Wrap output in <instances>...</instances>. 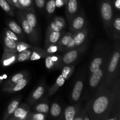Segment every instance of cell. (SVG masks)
I'll return each instance as SVG.
<instances>
[{
  "label": "cell",
  "mask_w": 120,
  "mask_h": 120,
  "mask_svg": "<svg viewBox=\"0 0 120 120\" xmlns=\"http://www.w3.org/2000/svg\"><path fill=\"white\" fill-rule=\"evenodd\" d=\"M48 55V53L46 52L45 49L39 48L38 46H34L29 61L38 60H39L41 59L45 58Z\"/></svg>",
  "instance_id": "obj_28"
},
{
  "label": "cell",
  "mask_w": 120,
  "mask_h": 120,
  "mask_svg": "<svg viewBox=\"0 0 120 120\" xmlns=\"http://www.w3.org/2000/svg\"><path fill=\"white\" fill-rule=\"evenodd\" d=\"M8 79V75L7 74H3L2 75L0 76V84L4 83V80Z\"/></svg>",
  "instance_id": "obj_43"
},
{
  "label": "cell",
  "mask_w": 120,
  "mask_h": 120,
  "mask_svg": "<svg viewBox=\"0 0 120 120\" xmlns=\"http://www.w3.org/2000/svg\"><path fill=\"white\" fill-rule=\"evenodd\" d=\"M18 16L19 21L21 23L22 29L23 30V32H24L25 35H26L28 38L33 43L37 44L39 42V39L38 32H36L35 30H34L30 26V25L28 23V21L26 19L24 15L22 12L21 10H20L18 12Z\"/></svg>",
  "instance_id": "obj_9"
},
{
  "label": "cell",
  "mask_w": 120,
  "mask_h": 120,
  "mask_svg": "<svg viewBox=\"0 0 120 120\" xmlns=\"http://www.w3.org/2000/svg\"><path fill=\"white\" fill-rule=\"evenodd\" d=\"M45 8L48 17L50 18L56 9L55 0H46Z\"/></svg>",
  "instance_id": "obj_33"
},
{
  "label": "cell",
  "mask_w": 120,
  "mask_h": 120,
  "mask_svg": "<svg viewBox=\"0 0 120 120\" xmlns=\"http://www.w3.org/2000/svg\"><path fill=\"white\" fill-rule=\"evenodd\" d=\"M46 0H35L36 7L40 10H43L45 7Z\"/></svg>",
  "instance_id": "obj_40"
},
{
  "label": "cell",
  "mask_w": 120,
  "mask_h": 120,
  "mask_svg": "<svg viewBox=\"0 0 120 120\" xmlns=\"http://www.w3.org/2000/svg\"><path fill=\"white\" fill-rule=\"evenodd\" d=\"M113 52L111 53V56L107 66L106 71L104 80L100 86L110 87L112 86L119 77V62L120 58L119 43L115 45Z\"/></svg>",
  "instance_id": "obj_2"
},
{
  "label": "cell",
  "mask_w": 120,
  "mask_h": 120,
  "mask_svg": "<svg viewBox=\"0 0 120 120\" xmlns=\"http://www.w3.org/2000/svg\"><path fill=\"white\" fill-rule=\"evenodd\" d=\"M45 59V67L49 71L60 70L62 69L61 55L56 53L48 55Z\"/></svg>",
  "instance_id": "obj_12"
},
{
  "label": "cell",
  "mask_w": 120,
  "mask_h": 120,
  "mask_svg": "<svg viewBox=\"0 0 120 120\" xmlns=\"http://www.w3.org/2000/svg\"><path fill=\"white\" fill-rule=\"evenodd\" d=\"M60 52H66L76 48L71 32H64L57 42Z\"/></svg>",
  "instance_id": "obj_11"
},
{
  "label": "cell",
  "mask_w": 120,
  "mask_h": 120,
  "mask_svg": "<svg viewBox=\"0 0 120 120\" xmlns=\"http://www.w3.org/2000/svg\"><path fill=\"white\" fill-rule=\"evenodd\" d=\"M65 26L66 22L64 18L61 16H56L48 25L46 32L62 31L65 28Z\"/></svg>",
  "instance_id": "obj_18"
},
{
  "label": "cell",
  "mask_w": 120,
  "mask_h": 120,
  "mask_svg": "<svg viewBox=\"0 0 120 120\" xmlns=\"http://www.w3.org/2000/svg\"><path fill=\"white\" fill-rule=\"evenodd\" d=\"M12 3L13 4H14V7H15V8L19 9H22V8H21V7L20 6L19 4L18 1V0H12Z\"/></svg>",
  "instance_id": "obj_44"
},
{
  "label": "cell",
  "mask_w": 120,
  "mask_h": 120,
  "mask_svg": "<svg viewBox=\"0 0 120 120\" xmlns=\"http://www.w3.org/2000/svg\"><path fill=\"white\" fill-rule=\"evenodd\" d=\"M111 50L105 43H101L96 46L93 57L89 65V75L99 69L105 62L110 59Z\"/></svg>",
  "instance_id": "obj_3"
},
{
  "label": "cell",
  "mask_w": 120,
  "mask_h": 120,
  "mask_svg": "<svg viewBox=\"0 0 120 120\" xmlns=\"http://www.w3.org/2000/svg\"><path fill=\"white\" fill-rule=\"evenodd\" d=\"M48 86L46 84L44 79L40 81L36 87L29 94L26 99V102L30 106H33L35 103L41 100L46 93L48 91Z\"/></svg>",
  "instance_id": "obj_8"
},
{
  "label": "cell",
  "mask_w": 120,
  "mask_h": 120,
  "mask_svg": "<svg viewBox=\"0 0 120 120\" xmlns=\"http://www.w3.org/2000/svg\"><path fill=\"white\" fill-rule=\"evenodd\" d=\"M65 32L64 30H62L60 32H46L45 36V47L48 46V45L52 44H55L59 42L62 36Z\"/></svg>",
  "instance_id": "obj_23"
},
{
  "label": "cell",
  "mask_w": 120,
  "mask_h": 120,
  "mask_svg": "<svg viewBox=\"0 0 120 120\" xmlns=\"http://www.w3.org/2000/svg\"><path fill=\"white\" fill-rule=\"evenodd\" d=\"M86 27H87L86 19L84 13L82 10L69 23V30L72 34H74Z\"/></svg>",
  "instance_id": "obj_10"
},
{
  "label": "cell",
  "mask_w": 120,
  "mask_h": 120,
  "mask_svg": "<svg viewBox=\"0 0 120 120\" xmlns=\"http://www.w3.org/2000/svg\"><path fill=\"white\" fill-rule=\"evenodd\" d=\"M22 97L21 96H18L13 98L9 104L7 106L4 113L3 114L1 118V120H8V118L14 114L15 110L19 105Z\"/></svg>",
  "instance_id": "obj_17"
},
{
  "label": "cell",
  "mask_w": 120,
  "mask_h": 120,
  "mask_svg": "<svg viewBox=\"0 0 120 120\" xmlns=\"http://www.w3.org/2000/svg\"><path fill=\"white\" fill-rule=\"evenodd\" d=\"M75 66L73 64L64 66L62 68L61 74L58 76L55 83L49 88L48 90V96L52 97L53 96L57 90L65 83L67 80L69 79L75 71Z\"/></svg>",
  "instance_id": "obj_5"
},
{
  "label": "cell",
  "mask_w": 120,
  "mask_h": 120,
  "mask_svg": "<svg viewBox=\"0 0 120 120\" xmlns=\"http://www.w3.org/2000/svg\"><path fill=\"white\" fill-rule=\"evenodd\" d=\"M109 59L107 62H105L96 71L89 75V87L90 93L92 94V96L95 93L96 90L100 86L104 80L105 71H106L107 66Z\"/></svg>",
  "instance_id": "obj_6"
},
{
  "label": "cell",
  "mask_w": 120,
  "mask_h": 120,
  "mask_svg": "<svg viewBox=\"0 0 120 120\" xmlns=\"http://www.w3.org/2000/svg\"><path fill=\"white\" fill-rule=\"evenodd\" d=\"M31 111L30 106L27 103L19 104V106L8 120H26L28 114Z\"/></svg>",
  "instance_id": "obj_14"
},
{
  "label": "cell",
  "mask_w": 120,
  "mask_h": 120,
  "mask_svg": "<svg viewBox=\"0 0 120 120\" xmlns=\"http://www.w3.org/2000/svg\"><path fill=\"white\" fill-rule=\"evenodd\" d=\"M82 105L80 103H78L73 105H68L63 111L62 120H74L77 116L79 111L80 110Z\"/></svg>",
  "instance_id": "obj_16"
},
{
  "label": "cell",
  "mask_w": 120,
  "mask_h": 120,
  "mask_svg": "<svg viewBox=\"0 0 120 120\" xmlns=\"http://www.w3.org/2000/svg\"><path fill=\"white\" fill-rule=\"evenodd\" d=\"M84 80L85 78L83 75L76 80L74 84L73 88L71 90V96H70L71 103H77L79 101L84 89Z\"/></svg>",
  "instance_id": "obj_13"
},
{
  "label": "cell",
  "mask_w": 120,
  "mask_h": 120,
  "mask_svg": "<svg viewBox=\"0 0 120 120\" xmlns=\"http://www.w3.org/2000/svg\"><path fill=\"white\" fill-rule=\"evenodd\" d=\"M74 120H90L85 107H81L80 110L79 111L77 116L75 117Z\"/></svg>",
  "instance_id": "obj_37"
},
{
  "label": "cell",
  "mask_w": 120,
  "mask_h": 120,
  "mask_svg": "<svg viewBox=\"0 0 120 120\" xmlns=\"http://www.w3.org/2000/svg\"><path fill=\"white\" fill-rule=\"evenodd\" d=\"M6 1H7V2H8V3L9 4H11V5L12 6V7H14V4H13V3H12V0H6Z\"/></svg>",
  "instance_id": "obj_45"
},
{
  "label": "cell",
  "mask_w": 120,
  "mask_h": 120,
  "mask_svg": "<svg viewBox=\"0 0 120 120\" xmlns=\"http://www.w3.org/2000/svg\"><path fill=\"white\" fill-rule=\"evenodd\" d=\"M16 44L17 42L4 35V51L16 53Z\"/></svg>",
  "instance_id": "obj_30"
},
{
  "label": "cell",
  "mask_w": 120,
  "mask_h": 120,
  "mask_svg": "<svg viewBox=\"0 0 120 120\" xmlns=\"http://www.w3.org/2000/svg\"><path fill=\"white\" fill-rule=\"evenodd\" d=\"M33 48L27 49V50L21 52L20 53H18L16 63L17 62H25V61H29V58H30V56H31Z\"/></svg>",
  "instance_id": "obj_31"
},
{
  "label": "cell",
  "mask_w": 120,
  "mask_h": 120,
  "mask_svg": "<svg viewBox=\"0 0 120 120\" xmlns=\"http://www.w3.org/2000/svg\"><path fill=\"white\" fill-rule=\"evenodd\" d=\"M21 9H28L34 8V0H18Z\"/></svg>",
  "instance_id": "obj_38"
},
{
  "label": "cell",
  "mask_w": 120,
  "mask_h": 120,
  "mask_svg": "<svg viewBox=\"0 0 120 120\" xmlns=\"http://www.w3.org/2000/svg\"><path fill=\"white\" fill-rule=\"evenodd\" d=\"M6 24L10 30L14 32L19 38H24L25 34L22 28L14 20L8 19L6 21Z\"/></svg>",
  "instance_id": "obj_27"
},
{
  "label": "cell",
  "mask_w": 120,
  "mask_h": 120,
  "mask_svg": "<svg viewBox=\"0 0 120 120\" xmlns=\"http://www.w3.org/2000/svg\"><path fill=\"white\" fill-rule=\"evenodd\" d=\"M87 48L86 43L76 47L70 50L66 51L62 56H61L62 68L64 66L72 64L77 60L82 54L86 50Z\"/></svg>",
  "instance_id": "obj_7"
},
{
  "label": "cell",
  "mask_w": 120,
  "mask_h": 120,
  "mask_svg": "<svg viewBox=\"0 0 120 120\" xmlns=\"http://www.w3.org/2000/svg\"><path fill=\"white\" fill-rule=\"evenodd\" d=\"M33 106H34L33 107L34 111L46 114H49L50 107H49V100L47 98H45V97L42 98L41 100L35 103Z\"/></svg>",
  "instance_id": "obj_24"
},
{
  "label": "cell",
  "mask_w": 120,
  "mask_h": 120,
  "mask_svg": "<svg viewBox=\"0 0 120 120\" xmlns=\"http://www.w3.org/2000/svg\"><path fill=\"white\" fill-rule=\"evenodd\" d=\"M111 36L115 39L119 40L120 37V18L117 15L113 18L111 29Z\"/></svg>",
  "instance_id": "obj_29"
},
{
  "label": "cell",
  "mask_w": 120,
  "mask_h": 120,
  "mask_svg": "<svg viewBox=\"0 0 120 120\" xmlns=\"http://www.w3.org/2000/svg\"><path fill=\"white\" fill-rule=\"evenodd\" d=\"M17 53L13 52H4L1 57V63L3 68L10 66L16 63L17 60Z\"/></svg>",
  "instance_id": "obj_21"
},
{
  "label": "cell",
  "mask_w": 120,
  "mask_h": 120,
  "mask_svg": "<svg viewBox=\"0 0 120 120\" xmlns=\"http://www.w3.org/2000/svg\"><path fill=\"white\" fill-rule=\"evenodd\" d=\"M29 72L26 71H22L20 72L17 73L14 76L11 77L10 78L7 79L5 82H4L2 87H7L9 86L12 84H15L16 83H18L19 82L22 80L26 77L29 76Z\"/></svg>",
  "instance_id": "obj_25"
},
{
  "label": "cell",
  "mask_w": 120,
  "mask_h": 120,
  "mask_svg": "<svg viewBox=\"0 0 120 120\" xmlns=\"http://www.w3.org/2000/svg\"><path fill=\"white\" fill-rule=\"evenodd\" d=\"M29 81H30V78L28 76L19 82L18 83L12 84L7 87H2V91L7 93H14L18 92L24 89L25 87L29 83Z\"/></svg>",
  "instance_id": "obj_20"
},
{
  "label": "cell",
  "mask_w": 120,
  "mask_h": 120,
  "mask_svg": "<svg viewBox=\"0 0 120 120\" xmlns=\"http://www.w3.org/2000/svg\"><path fill=\"white\" fill-rule=\"evenodd\" d=\"M0 7L8 15L12 17H14V7L9 4L6 0H0Z\"/></svg>",
  "instance_id": "obj_32"
},
{
  "label": "cell",
  "mask_w": 120,
  "mask_h": 120,
  "mask_svg": "<svg viewBox=\"0 0 120 120\" xmlns=\"http://www.w3.org/2000/svg\"><path fill=\"white\" fill-rule=\"evenodd\" d=\"M66 5V16L69 23L78 14V0H68Z\"/></svg>",
  "instance_id": "obj_15"
},
{
  "label": "cell",
  "mask_w": 120,
  "mask_h": 120,
  "mask_svg": "<svg viewBox=\"0 0 120 120\" xmlns=\"http://www.w3.org/2000/svg\"><path fill=\"white\" fill-rule=\"evenodd\" d=\"M48 114L41 113V112L31 111L29 112L26 120H45L47 119Z\"/></svg>",
  "instance_id": "obj_34"
},
{
  "label": "cell",
  "mask_w": 120,
  "mask_h": 120,
  "mask_svg": "<svg viewBox=\"0 0 120 120\" xmlns=\"http://www.w3.org/2000/svg\"><path fill=\"white\" fill-rule=\"evenodd\" d=\"M22 12L24 15L26 19L28 21V23L30 26L38 32V26L37 17H36V13L34 8H30L28 9H21Z\"/></svg>",
  "instance_id": "obj_19"
},
{
  "label": "cell",
  "mask_w": 120,
  "mask_h": 120,
  "mask_svg": "<svg viewBox=\"0 0 120 120\" xmlns=\"http://www.w3.org/2000/svg\"><path fill=\"white\" fill-rule=\"evenodd\" d=\"M34 46V45H29L28 44V43H26V42H22V41H19V42H17V44H16V53H20L21 52H23L28 49L32 48Z\"/></svg>",
  "instance_id": "obj_35"
},
{
  "label": "cell",
  "mask_w": 120,
  "mask_h": 120,
  "mask_svg": "<svg viewBox=\"0 0 120 120\" xmlns=\"http://www.w3.org/2000/svg\"><path fill=\"white\" fill-rule=\"evenodd\" d=\"M68 0H55L56 8H61L64 5H66Z\"/></svg>",
  "instance_id": "obj_41"
},
{
  "label": "cell",
  "mask_w": 120,
  "mask_h": 120,
  "mask_svg": "<svg viewBox=\"0 0 120 120\" xmlns=\"http://www.w3.org/2000/svg\"><path fill=\"white\" fill-rule=\"evenodd\" d=\"M45 50L48 55L55 54L58 52H60L57 43H55V44L50 45H48V46L45 47Z\"/></svg>",
  "instance_id": "obj_39"
},
{
  "label": "cell",
  "mask_w": 120,
  "mask_h": 120,
  "mask_svg": "<svg viewBox=\"0 0 120 120\" xmlns=\"http://www.w3.org/2000/svg\"><path fill=\"white\" fill-rule=\"evenodd\" d=\"M49 116L50 118L53 119L62 120L63 111L62 106L59 103L54 102L52 104L50 108H49Z\"/></svg>",
  "instance_id": "obj_26"
},
{
  "label": "cell",
  "mask_w": 120,
  "mask_h": 120,
  "mask_svg": "<svg viewBox=\"0 0 120 120\" xmlns=\"http://www.w3.org/2000/svg\"><path fill=\"white\" fill-rule=\"evenodd\" d=\"M88 32H89V30H88L87 27H86L82 29V30H79L73 34V38L76 47L79 46L86 43L85 42L87 37Z\"/></svg>",
  "instance_id": "obj_22"
},
{
  "label": "cell",
  "mask_w": 120,
  "mask_h": 120,
  "mask_svg": "<svg viewBox=\"0 0 120 120\" xmlns=\"http://www.w3.org/2000/svg\"><path fill=\"white\" fill-rule=\"evenodd\" d=\"M100 10L102 21L105 30L111 36L112 22L113 20V6L111 0H100Z\"/></svg>",
  "instance_id": "obj_4"
},
{
  "label": "cell",
  "mask_w": 120,
  "mask_h": 120,
  "mask_svg": "<svg viewBox=\"0 0 120 120\" xmlns=\"http://www.w3.org/2000/svg\"><path fill=\"white\" fill-rule=\"evenodd\" d=\"M114 6V8L115 9L118 11L120 10V0H113V3H112Z\"/></svg>",
  "instance_id": "obj_42"
},
{
  "label": "cell",
  "mask_w": 120,
  "mask_h": 120,
  "mask_svg": "<svg viewBox=\"0 0 120 120\" xmlns=\"http://www.w3.org/2000/svg\"><path fill=\"white\" fill-rule=\"evenodd\" d=\"M4 35L16 42L21 41L20 38L18 36V35L15 34L14 32L12 31L11 30H10L9 28H5L4 29Z\"/></svg>",
  "instance_id": "obj_36"
},
{
  "label": "cell",
  "mask_w": 120,
  "mask_h": 120,
  "mask_svg": "<svg viewBox=\"0 0 120 120\" xmlns=\"http://www.w3.org/2000/svg\"><path fill=\"white\" fill-rule=\"evenodd\" d=\"M120 97V79L110 87L100 86L85 106L90 120H109L112 107Z\"/></svg>",
  "instance_id": "obj_1"
}]
</instances>
